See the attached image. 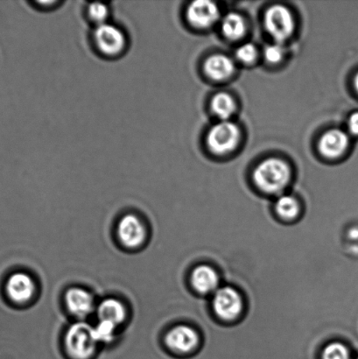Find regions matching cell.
<instances>
[{
  "label": "cell",
  "instance_id": "6",
  "mask_svg": "<svg viewBox=\"0 0 358 359\" xmlns=\"http://www.w3.org/2000/svg\"><path fill=\"white\" fill-rule=\"evenodd\" d=\"M185 18L189 26L205 29L212 27L219 20V7L208 0H196L189 4L186 8Z\"/></svg>",
  "mask_w": 358,
  "mask_h": 359
},
{
  "label": "cell",
  "instance_id": "9",
  "mask_svg": "<svg viewBox=\"0 0 358 359\" xmlns=\"http://www.w3.org/2000/svg\"><path fill=\"white\" fill-rule=\"evenodd\" d=\"M350 140L342 130L333 129L325 133L319 142V150L322 156L331 159L341 156L348 149Z\"/></svg>",
  "mask_w": 358,
  "mask_h": 359
},
{
  "label": "cell",
  "instance_id": "4",
  "mask_svg": "<svg viewBox=\"0 0 358 359\" xmlns=\"http://www.w3.org/2000/svg\"><path fill=\"white\" fill-rule=\"evenodd\" d=\"M265 26L268 34L277 43L280 44L292 36L294 31V17L287 7L273 6L266 13Z\"/></svg>",
  "mask_w": 358,
  "mask_h": 359
},
{
  "label": "cell",
  "instance_id": "21",
  "mask_svg": "<svg viewBox=\"0 0 358 359\" xmlns=\"http://www.w3.org/2000/svg\"><path fill=\"white\" fill-rule=\"evenodd\" d=\"M322 359H350V354L342 344L333 343L325 348Z\"/></svg>",
  "mask_w": 358,
  "mask_h": 359
},
{
  "label": "cell",
  "instance_id": "26",
  "mask_svg": "<svg viewBox=\"0 0 358 359\" xmlns=\"http://www.w3.org/2000/svg\"><path fill=\"white\" fill-rule=\"evenodd\" d=\"M354 86H355L356 90L358 93V73L357 74L355 79H354Z\"/></svg>",
  "mask_w": 358,
  "mask_h": 359
},
{
  "label": "cell",
  "instance_id": "7",
  "mask_svg": "<svg viewBox=\"0 0 358 359\" xmlns=\"http://www.w3.org/2000/svg\"><path fill=\"white\" fill-rule=\"evenodd\" d=\"M118 233L123 245L129 248L142 246L146 238V230L142 220L135 215L128 214L119 221Z\"/></svg>",
  "mask_w": 358,
  "mask_h": 359
},
{
  "label": "cell",
  "instance_id": "11",
  "mask_svg": "<svg viewBox=\"0 0 358 359\" xmlns=\"http://www.w3.org/2000/svg\"><path fill=\"white\" fill-rule=\"evenodd\" d=\"M9 297L16 302H27L33 298L35 292L34 280L24 273L13 274L6 284Z\"/></svg>",
  "mask_w": 358,
  "mask_h": 359
},
{
  "label": "cell",
  "instance_id": "24",
  "mask_svg": "<svg viewBox=\"0 0 358 359\" xmlns=\"http://www.w3.org/2000/svg\"><path fill=\"white\" fill-rule=\"evenodd\" d=\"M266 61L277 63L282 61L284 56V48L280 43L273 44L266 47L264 52Z\"/></svg>",
  "mask_w": 358,
  "mask_h": 359
},
{
  "label": "cell",
  "instance_id": "19",
  "mask_svg": "<svg viewBox=\"0 0 358 359\" xmlns=\"http://www.w3.org/2000/svg\"><path fill=\"white\" fill-rule=\"evenodd\" d=\"M276 210L284 218H294L299 214L300 207L293 196H283L277 202Z\"/></svg>",
  "mask_w": 358,
  "mask_h": 359
},
{
  "label": "cell",
  "instance_id": "5",
  "mask_svg": "<svg viewBox=\"0 0 358 359\" xmlns=\"http://www.w3.org/2000/svg\"><path fill=\"white\" fill-rule=\"evenodd\" d=\"M240 133L237 125L222 121L214 126L207 136V144L213 153L226 154L231 152L240 142Z\"/></svg>",
  "mask_w": 358,
  "mask_h": 359
},
{
  "label": "cell",
  "instance_id": "16",
  "mask_svg": "<svg viewBox=\"0 0 358 359\" xmlns=\"http://www.w3.org/2000/svg\"><path fill=\"white\" fill-rule=\"evenodd\" d=\"M192 284L199 293L207 294L215 290L219 285V277L215 270L208 266H201L192 273Z\"/></svg>",
  "mask_w": 358,
  "mask_h": 359
},
{
  "label": "cell",
  "instance_id": "17",
  "mask_svg": "<svg viewBox=\"0 0 358 359\" xmlns=\"http://www.w3.org/2000/svg\"><path fill=\"white\" fill-rule=\"evenodd\" d=\"M247 30L245 20L240 14H228L222 21V31L224 36L230 40L236 41L243 37Z\"/></svg>",
  "mask_w": 358,
  "mask_h": 359
},
{
  "label": "cell",
  "instance_id": "25",
  "mask_svg": "<svg viewBox=\"0 0 358 359\" xmlns=\"http://www.w3.org/2000/svg\"><path fill=\"white\" fill-rule=\"evenodd\" d=\"M348 129L353 135H358V111L354 112L348 119Z\"/></svg>",
  "mask_w": 358,
  "mask_h": 359
},
{
  "label": "cell",
  "instance_id": "20",
  "mask_svg": "<svg viewBox=\"0 0 358 359\" xmlns=\"http://www.w3.org/2000/svg\"><path fill=\"white\" fill-rule=\"evenodd\" d=\"M117 326L111 323L99 321L96 327H93L95 339L97 343H109L113 340Z\"/></svg>",
  "mask_w": 358,
  "mask_h": 359
},
{
  "label": "cell",
  "instance_id": "12",
  "mask_svg": "<svg viewBox=\"0 0 358 359\" xmlns=\"http://www.w3.org/2000/svg\"><path fill=\"white\" fill-rule=\"evenodd\" d=\"M65 299L69 311L77 318H86L94 311V298L89 292L83 288H71L67 292Z\"/></svg>",
  "mask_w": 358,
  "mask_h": 359
},
{
  "label": "cell",
  "instance_id": "13",
  "mask_svg": "<svg viewBox=\"0 0 358 359\" xmlns=\"http://www.w3.org/2000/svg\"><path fill=\"white\" fill-rule=\"evenodd\" d=\"M205 72L210 79L222 81L233 75L235 63L227 55H212L205 61Z\"/></svg>",
  "mask_w": 358,
  "mask_h": 359
},
{
  "label": "cell",
  "instance_id": "1",
  "mask_svg": "<svg viewBox=\"0 0 358 359\" xmlns=\"http://www.w3.org/2000/svg\"><path fill=\"white\" fill-rule=\"evenodd\" d=\"M90 43L98 57L117 61L128 54L131 39L124 27L111 21L103 26L91 28Z\"/></svg>",
  "mask_w": 358,
  "mask_h": 359
},
{
  "label": "cell",
  "instance_id": "8",
  "mask_svg": "<svg viewBox=\"0 0 358 359\" xmlns=\"http://www.w3.org/2000/svg\"><path fill=\"white\" fill-rule=\"evenodd\" d=\"M214 309L221 318L231 320L236 318L242 311V300L240 294L233 288L220 290L214 297Z\"/></svg>",
  "mask_w": 358,
  "mask_h": 359
},
{
  "label": "cell",
  "instance_id": "23",
  "mask_svg": "<svg viewBox=\"0 0 358 359\" xmlns=\"http://www.w3.org/2000/svg\"><path fill=\"white\" fill-rule=\"evenodd\" d=\"M236 56L240 62L250 63L257 57V49L251 43L244 44L237 49Z\"/></svg>",
  "mask_w": 358,
  "mask_h": 359
},
{
  "label": "cell",
  "instance_id": "14",
  "mask_svg": "<svg viewBox=\"0 0 358 359\" xmlns=\"http://www.w3.org/2000/svg\"><path fill=\"white\" fill-rule=\"evenodd\" d=\"M113 8L108 2H89L83 8V16L91 28L111 22Z\"/></svg>",
  "mask_w": 358,
  "mask_h": 359
},
{
  "label": "cell",
  "instance_id": "18",
  "mask_svg": "<svg viewBox=\"0 0 358 359\" xmlns=\"http://www.w3.org/2000/svg\"><path fill=\"white\" fill-rule=\"evenodd\" d=\"M212 109L217 117L223 121H227L234 114L236 104L230 95L219 93L213 97Z\"/></svg>",
  "mask_w": 358,
  "mask_h": 359
},
{
  "label": "cell",
  "instance_id": "10",
  "mask_svg": "<svg viewBox=\"0 0 358 359\" xmlns=\"http://www.w3.org/2000/svg\"><path fill=\"white\" fill-rule=\"evenodd\" d=\"M167 346L179 353H188L198 344V336L194 330L186 325L172 329L166 337Z\"/></svg>",
  "mask_w": 358,
  "mask_h": 359
},
{
  "label": "cell",
  "instance_id": "2",
  "mask_svg": "<svg viewBox=\"0 0 358 359\" xmlns=\"http://www.w3.org/2000/svg\"><path fill=\"white\" fill-rule=\"evenodd\" d=\"M256 184L263 191L275 194L286 188L290 179V168L285 161L276 158L263 161L254 174Z\"/></svg>",
  "mask_w": 358,
  "mask_h": 359
},
{
  "label": "cell",
  "instance_id": "15",
  "mask_svg": "<svg viewBox=\"0 0 358 359\" xmlns=\"http://www.w3.org/2000/svg\"><path fill=\"white\" fill-rule=\"evenodd\" d=\"M97 316L99 321L111 323L118 327L124 323L126 311L122 302L116 299H106L98 306Z\"/></svg>",
  "mask_w": 358,
  "mask_h": 359
},
{
  "label": "cell",
  "instance_id": "22",
  "mask_svg": "<svg viewBox=\"0 0 358 359\" xmlns=\"http://www.w3.org/2000/svg\"><path fill=\"white\" fill-rule=\"evenodd\" d=\"M30 5L34 9L42 13H50L57 10L61 7L64 2L62 0H34L31 1Z\"/></svg>",
  "mask_w": 358,
  "mask_h": 359
},
{
  "label": "cell",
  "instance_id": "3",
  "mask_svg": "<svg viewBox=\"0 0 358 359\" xmlns=\"http://www.w3.org/2000/svg\"><path fill=\"white\" fill-rule=\"evenodd\" d=\"M67 351L73 358L89 359L93 356L97 347L93 327L86 323H75L67 332L65 337Z\"/></svg>",
  "mask_w": 358,
  "mask_h": 359
}]
</instances>
